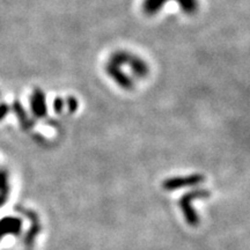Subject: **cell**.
Segmentation results:
<instances>
[{
  "instance_id": "8",
  "label": "cell",
  "mask_w": 250,
  "mask_h": 250,
  "mask_svg": "<svg viewBox=\"0 0 250 250\" xmlns=\"http://www.w3.org/2000/svg\"><path fill=\"white\" fill-rule=\"evenodd\" d=\"M30 107L31 111H33V115L36 118H44L46 116L48 108H46L45 96L44 93L41 89H36L35 92L33 93V95H31Z\"/></svg>"
},
{
  "instance_id": "3",
  "label": "cell",
  "mask_w": 250,
  "mask_h": 250,
  "mask_svg": "<svg viewBox=\"0 0 250 250\" xmlns=\"http://www.w3.org/2000/svg\"><path fill=\"white\" fill-rule=\"evenodd\" d=\"M168 1L169 0H145L143 4L144 12L148 15L156 14ZM173 1H176L186 14H193L198 9V0H173Z\"/></svg>"
},
{
  "instance_id": "5",
  "label": "cell",
  "mask_w": 250,
  "mask_h": 250,
  "mask_svg": "<svg viewBox=\"0 0 250 250\" xmlns=\"http://www.w3.org/2000/svg\"><path fill=\"white\" fill-rule=\"evenodd\" d=\"M15 210L21 212V213H23L31 221L30 228L28 229V232L26 233V235H24V237H23L24 246L28 247V248H31V247L34 246V243H35L37 236L40 235L41 230H42V226H41L39 214L35 213L34 211L23 208L22 206H17V208H15Z\"/></svg>"
},
{
  "instance_id": "6",
  "label": "cell",
  "mask_w": 250,
  "mask_h": 250,
  "mask_svg": "<svg viewBox=\"0 0 250 250\" xmlns=\"http://www.w3.org/2000/svg\"><path fill=\"white\" fill-rule=\"evenodd\" d=\"M23 221L22 219L19 217H4L0 219V234L2 237L6 235H13L20 236L22 233Z\"/></svg>"
},
{
  "instance_id": "4",
  "label": "cell",
  "mask_w": 250,
  "mask_h": 250,
  "mask_svg": "<svg viewBox=\"0 0 250 250\" xmlns=\"http://www.w3.org/2000/svg\"><path fill=\"white\" fill-rule=\"evenodd\" d=\"M205 181L202 174H191L188 176H174L165 180L162 182V189L166 191H176V190L186 189V188L198 187Z\"/></svg>"
},
{
  "instance_id": "11",
  "label": "cell",
  "mask_w": 250,
  "mask_h": 250,
  "mask_svg": "<svg viewBox=\"0 0 250 250\" xmlns=\"http://www.w3.org/2000/svg\"><path fill=\"white\" fill-rule=\"evenodd\" d=\"M64 107H65L64 100L61 99V98L55 99V101H54V110H55V112H57V114H61V112L64 110Z\"/></svg>"
},
{
  "instance_id": "15",
  "label": "cell",
  "mask_w": 250,
  "mask_h": 250,
  "mask_svg": "<svg viewBox=\"0 0 250 250\" xmlns=\"http://www.w3.org/2000/svg\"><path fill=\"white\" fill-rule=\"evenodd\" d=\"M2 239V235H1V234H0V240H1Z\"/></svg>"
},
{
  "instance_id": "7",
  "label": "cell",
  "mask_w": 250,
  "mask_h": 250,
  "mask_svg": "<svg viewBox=\"0 0 250 250\" xmlns=\"http://www.w3.org/2000/svg\"><path fill=\"white\" fill-rule=\"evenodd\" d=\"M107 72L109 77L112 78L115 83L123 89H131L133 87L132 77L127 76L120 65L115 64V62H109L107 66Z\"/></svg>"
},
{
  "instance_id": "14",
  "label": "cell",
  "mask_w": 250,
  "mask_h": 250,
  "mask_svg": "<svg viewBox=\"0 0 250 250\" xmlns=\"http://www.w3.org/2000/svg\"><path fill=\"white\" fill-rule=\"evenodd\" d=\"M9 192H0V208H2L7 202Z\"/></svg>"
},
{
  "instance_id": "9",
  "label": "cell",
  "mask_w": 250,
  "mask_h": 250,
  "mask_svg": "<svg viewBox=\"0 0 250 250\" xmlns=\"http://www.w3.org/2000/svg\"><path fill=\"white\" fill-rule=\"evenodd\" d=\"M14 111H15V115H17L18 118H19V122H20L21 126L23 127L24 130H29L31 129V126L34 125V122L30 120L29 116H28L27 111L24 110V108L21 105L20 102H15L14 105Z\"/></svg>"
},
{
  "instance_id": "13",
  "label": "cell",
  "mask_w": 250,
  "mask_h": 250,
  "mask_svg": "<svg viewBox=\"0 0 250 250\" xmlns=\"http://www.w3.org/2000/svg\"><path fill=\"white\" fill-rule=\"evenodd\" d=\"M8 111H9V108L7 104H5V103L0 104V121L4 120V118L6 117V115L8 114Z\"/></svg>"
},
{
  "instance_id": "12",
  "label": "cell",
  "mask_w": 250,
  "mask_h": 250,
  "mask_svg": "<svg viewBox=\"0 0 250 250\" xmlns=\"http://www.w3.org/2000/svg\"><path fill=\"white\" fill-rule=\"evenodd\" d=\"M66 104H67V108H68V110H70V112H76L77 111V109H78L77 99L72 98V96H71V98L67 99Z\"/></svg>"
},
{
  "instance_id": "10",
  "label": "cell",
  "mask_w": 250,
  "mask_h": 250,
  "mask_svg": "<svg viewBox=\"0 0 250 250\" xmlns=\"http://www.w3.org/2000/svg\"><path fill=\"white\" fill-rule=\"evenodd\" d=\"M8 173L6 170H0V192H9Z\"/></svg>"
},
{
  "instance_id": "2",
  "label": "cell",
  "mask_w": 250,
  "mask_h": 250,
  "mask_svg": "<svg viewBox=\"0 0 250 250\" xmlns=\"http://www.w3.org/2000/svg\"><path fill=\"white\" fill-rule=\"evenodd\" d=\"M111 59L127 65V66L130 67L131 73H132L131 76L139 78V79L145 78L149 72L148 65L146 64V62H144L142 58L137 57V56H134L132 54H129V52H126V51L116 52V54L112 55Z\"/></svg>"
},
{
  "instance_id": "1",
  "label": "cell",
  "mask_w": 250,
  "mask_h": 250,
  "mask_svg": "<svg viewBox=\"0 0 250 250\" xmlns=\"http://www.w3.org/2000/svg\"><path fill=\"white\" fill-rule=\"evenodd\" d=\"M211 196V192L208 189H193L188 191L181 197L179 205L181 211H182L183 217L186 219L187 224L191 227H197L199 225V215L192 206V202L196 199H205Z\"/></svg>"
}]
</instances>
